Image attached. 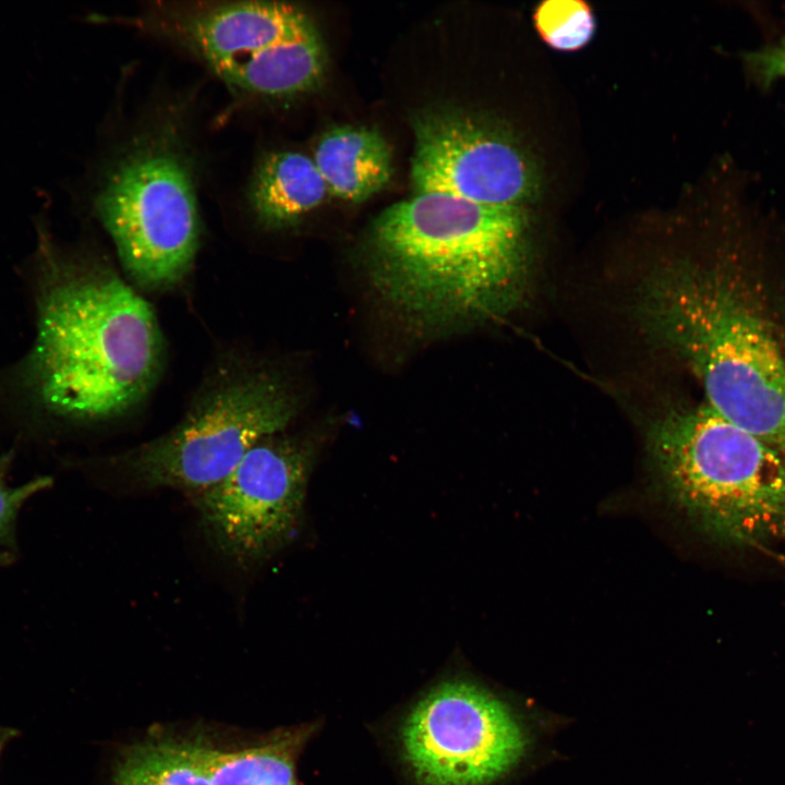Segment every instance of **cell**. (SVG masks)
<instances>
[{
  "instance_id": "obj_14",
  "label": "cell",
  "mask_w": 785,
  "mask_h": 785,
  "mask_svg": "<svg viewBox=\"0 0 785 785\" xmlns=\"http://www.w3.org/2000/svg\"><path fill=\"white\" fill-rule=\"evenodd\" d=\"M291 741L278 739L237 751H207L212 785H295Z\"/></svg>"
},
{
  "instance_id": "obj_10",
  "label": "cell",
  "mask_w": 785,
  "mask_h": 785,
  "mask_svg": "<svg viewBox=\"0 0 785 785\" xmlns=\"http://www.w3.org/2000/svg\"><path fill=\"white\" fill-rule=\"evenodd\" d=\"M411 182L435 192L493 206H523L539 190L531 158L507 133L478 119L434 112L414 123Z\"/></svg>"
},
{
  "instance_id": "obj_19",
  "label": "cell",
  "mask_w": 785,
  "mask_h": 785,
  "mask_svg": "<svg viewBox=\"0 0 785 785\" xmlns=\"http://www.w3.org/2000/svg\"><path fill=\"white\" fill-rule=\"evenodd\" d=\"M15 554L10 551H0V568L10 566L15 560Z\"/></svg>"
},
{
  "instance_id": "obj_7",
  "label": "cell",
  "mask_w": 785,
  "mask_h": 785,
  "mask_svg": "<svg viewBox=\"0 0 785 785\" xmlns=\"http://www.w3.org/2000/svg\"><path fill=\"white\" fill-rule=\"evenodd\" d=\"M319 445L314 435L267 437L224 480L193 493L201 526L222 556L252 567L295 538Z\"/></svg>"
},
{
  "instance_id": "obj_17",
  "label": "cell",
  "mask_w": 785,
  "mask_h": 785,
  "mask_svg": "<svg viewBox=\"0 0 785 785\" xmlns=\"http://www.w3.org/2000/svg\"><path fill=\"white\" fill-rule=\"evenodd\" d=\"M741 64L750 82L761 89L785 80V32L742 51Z\"/></svg>"
},
{
  "instance_id": "obj_15",
  "label": "cell",
  "mask_w": 785,
  "mask_h": 785,
  "mask_svg": "<svg viewBox=\"0 0 785 785\" xmlns=\"http://www.w3.org/2000/svg\"><path fill=\"white\" fill-rule=\"evenodd\" d=\"M536 29L543 40L560 51L583 47L594 33L590 7L580 0H547L534 13Z\"/></svg>"
},
{
  "instance_id": "obj_8",
  "label": "cell",
  "mask_w": 785,
  "mask_h": 785,
  "mask_svg": "<svg viewBox=\"0 0 785 785\" xmlns=\"http://www.w3.org/2000/svg\"><path fill=\"white\" fill-rule=\"evenodd\" d=\"M194 52L226 83L263 97L307 90L324 67L321 41L297 7L237 1L194 8L177 17Z\"/></svg>"
},
{
  "instance_id": "obj_13",
  "label": "cell",
  "mask_w": 785,
  "mask_h": 785,
  "mask_svg": "<svg viewBox=\"0 0 785 785\" xmlns=\"http://www.w3.org/2000/svg\"><path fill=\"white\" fill-rule=\"evenodd\" d=\"M207 751L176 740L137 745L119 762L113 785H212Z\"/></svg>"
},
{
  "instance_id": "obj_6",
  "label": "cell",
  "mask_w": 785,
  "mask_h": 785,
  "mask_svg": "<svg viewBox=\"0 0 785 785\" xmlns=\"http://www.w3.org/2000/svg\"><path fill=\"white\" fill-rule=\"evenodd\" d=\"M95 210L140 286L167 289L191 269L200 237L196 197L173 149L152 143L128 154L98 191Z\"/></svg>"
},
{
  "instance_id": "obj_2",
  "label": "cell",
  "mask_w": 785,
  "mask_h": 785,
  "mask_svg": "<svg viewBox=\"0 0 785 785\" xmlns=\"http://www.w3.org/2000/svg\"><path fill=\"white\" fill-rule=\"evenodd\" d=\"M162 354L150 305L111 273L82 274L60 279L44 292L28 375L52 413L105 420L148 394Z\"/></svg>"
},
{
  "instance_id": "obj_9",
  "label": "cell",
  "mask_w": 785,
  "mask_h": 785,
  "mask_svg": "<svg viewBox=\"0 0 785 785\" xmlns=\"http://www.w3.org/2000/svg\"><path fill=\"white\" fill-rule=\"evenodd\" d=\"M401 742L421 785H486L516 764L526 745L508 708L466 680L425 696L407 717Z\"/></svg>"
},
{
  "instance_id": "obj_12",
  "label": "cell",
  "mask_w": 785,
  "mask_h": 785,
  "mask_svg": "<svg viewBox=\"0 0 785 785\" xmlns=\"http://www.w3.org/2000/svg\"><path fill=\"white\" fill-rule=\"evenodd\" d=\"M328 193L313 158L298 152H275L257 165L249 202L257 221L282 228L318 207Z\"/></svg>"
},
{
  "instance_id": "obj_18",
  "label": "cell",
  "mask_w": 785,
  "mask_h": 785,
  "mask_svg": "<svg viewBox=\"0 0 785 785\" xmlns=\"http://www.w3.org/2000/svg\"><path fill=\"white\" fill-rule=\"evenodd\" d=\"M19 732L12 727L0 725V757L7 744L17 736Z\"/></svg>"
},
{
  "instance_id": "obj_3",
  "label": "cell",
  "mask_w": 785,
  "mask_h": 785,
  "mask_svg": "<svg viewBox=\"0 0 785 785\" xmlns=\"http://www.w3.org/2000/svg\"><path fill=\"white\" fill-rule=\"evenodd\" d=\"M637 305L645 330L698 375L708 406L785 456V362L723 279L668 264L647 278Z\"/></svg>"
},
{
  "instance_id": "obj_16",
  "label": "cell",
  "mask_w": 785,
  "mask_h": 785,
  "mask_svg": "<svg viewBox=\"0 0 785 785\" xmlns=\"http://www.w3.org/2000/svg\"><path fill=\"white\" fill-rule=\"evenodd\" d=\"M12 459L11 452L0 456V548L14 553L17 548L16 527L22 507L33 496L50 488L53 480L43 475L12 486L7 480Z\"/></svg>"
},
{
  "instance_id": "obj_5",
  "label": "cell",
  "mask_w": 785,
  "mask_h": 785,
  "mask_svg": "<svg viewBox=\"0 0 785 785\" xmlns=\"http://www.w3.org/2000/svg\"><path fill=\"white\" fill-rule=\"evenodd\" d=\"M297 394L278 373L250 369L225 376L172 430L112 457L109 464L146 487L197 493L229 475L261 440L298 413Z\"/></svg>"
},
{
  "instance_id": "obj_11",
  "label": "cell",
  "mask_w": 785,
  "mask_h": 785,
  "mask_svg": "<svg viewBox=\"0 0 785 785\" xmlns=\"http://www.w3.org/2000/svg\"><path fill=\"white\" fill-rule=\"evenodd\" d=\"M328 193L362 202L381 191L392 173L391 154L382 134L365 126H338L317 143L312 157Z\"/></svg>"
},
{
  "instance_id": "obj_1",
  "label": "cell",
  "mask_w": 785,
  "mask_h": 785,
  "mask_svg": "<svg viewBox=\"0 0 785 785\" xmlns=\"http://www.w3.org/2000/svg\"><path fill=\"white\" fill-rule=\"evenodd\" d=\"M529 227L523 206L414 193L371 225L365 278L415 335L462 333L516 304L528 268Z\"/></svg>"
},
{
  "instance_id": "obj_4",
  "label": "cell",
  "mask_w": 785,
  "mask_h": 785,
  "mask_svg": "<svg viewBox=\"0 0 785 785\" xmlns=\"http://www.w3.org/2000/svg\"><path fill=\"white\" fill-rule=\"evenodd\" d=\"M648 447L667 497L712 538L750 545L785 532V459L709 406L655 421Z\"/></svg>"
}]
</instances>
